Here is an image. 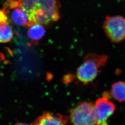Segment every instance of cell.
Listing matches in <instances>:
<instances>
[{
	"instance_id": "52a82bcc",
	"label": "cell",
	"mask_w": 125,
	"mask_h": 125,
	"mask_svg": "<svg viewBox=\"0 0 125 125\" xmlns=\"http://www.w3.org/2000/svg\"><path fill=\"white\" fill-rule=\"evenodd\" d=\"M11 21L20 27H29V19L28 15L22 7L14 9L11 13Z\"/></svg>"
},
{
	"instance_id": "3957f363",
	"label": "cell",
	"mask_w": 125,
	"mask_h": 125,
	"mask_svg": "<svg viewBox=\"0 0 125 125\" xmlns=\"http://www.w3.org/2000/svg\"><path fill=\"white\" fill-rule=\"evenodd\" d=\"M70 118L73 125H97L95 105L92 102H80L70 111Z\"/></svg>"
},
{
	"instance_id": "ba28073f",
	"label": "cell",
	"mask_w": 125,
	"mask_h": 125,
	"mask_svg": "<svg viewBox=\"0 0 125 125\" xmlns=\"http://www.w3.org/2000/svg\"><path fill=\"white\" fill-rule=\"evenodd\" d=\"M111 94L119 102L125 101V82L118 81L114 83L111 87Z\"/></svg>"
},
{
	"instance_id": "4fadbf2b",
	"label": "cell",
	"mask_w": 125,
	"mask_h": 125,
	"mask_svg": "<svg viewBox=\"0 0 125 125\" xmlns=\"http://www.w3.org/2000/svg\"><path fill=\"white\" fill-rule=\"evenodd\" d=\"M15 125H29V124H26V123H22L20 122H17Z\"/></svg>"
},
{
	"instance_id": "277c9868",
	"label": "cell",
	"mask_w": 125,
	"mask_h": 125,
	"mask_svg": "<svg viewBox=\"0 0 125 125\" xmlns=\"http://www.w3.org/2000/svg\"><path fill=\"white\" fill-rule=\"evenodd\" d=\"M103 28L112 42L119 43L125 40V16H107Z\"/></svg>"
},
{
	"instance_id": "7a4b0ae2",
	"label": "cell",
	"mask_w": 125,
	"mask_h": 125,
	"mask_svg": "<svg viewBox=\"0 0 125 125\" xmlns=\"http://www.w3.org/2000/svg\"><path fill=\"white\" fill-rule=\"evenodd\" d=\"M108 57L105 55L90 53L84 58L82 64L77 69L76 77L84 85L96 78L101 67L104 66Z\"/></svg>"
},
{
	"instance_id": "8fae6325",
	"label": "cell",
	"mask_w": 125,
	"mask_h": 125,
	"mask_svg": "<svg viewBox=\"0 0 125 125\" xmlns=\"http://www.w3.org/2000/svg\"><path fill=\"white\" fill-rule=\"evenodd\" d=\"M21 0H7L4 4L3 9L8 13L10 10L21 7Z\"/></svg>"
},
{
	"instance_id": "9c48e42d",
	"label": "cell",
	"mask_w": 125,
	"mask_h": 125,
	"mask_svg": "<svg viewBox=\"0 0 125 125\" xmlns=\"http://www.w3.org/2000/svg\"><path fill=\"white\" fill-rule=\"evenodd\" d=\"M45 33V29L43 25L39 24H33L29 27L27 35L31 40L37 42L43 37Z\"/></svg>"
},
{
	"instance_id": "6da1fadb",
	"label": "cell",
	"mask_w": 125,
	"mask_h": 125,
	"mask_svg": "<svg viewBox=\"0 0 125 125\" xmlns=\"http://www.w3.org/2000/svg\"><path fill=\"white\" fill-rule=\"evenodd\" d=\"M21 7L28 15L29 27L35 24L49 26L60 18L59 0H21Z\"/></svg>"
},
{
	"instance_id": "8992f818",
	"label": "cell",
	"mask_w": 125,
	"mask_h": 125,
	"mask_svg": "<svg viewBox=\"0 0 125 125\" xmlns=\"http://www.w3.org/2000/svg\"><path fill=\"white\" fill-rule=\"evenodd\" d=\"M68 121L67 117L62 115L44 112L31 125H67Z\"/></svg>"
},
{
	"instance_id": "30bf717a",
	"label": "cell",
	"mask_w": 125,
	"mask_h": 125,
	"mask_svg": "<svg viewBox=\"0 0 125 125\" xmlns=\"http://www.w3.org/2000/svg\"><path fill=\"white\" fill-rule=\"evenodd\" d=\"M13 36V31L8 23L0 25V43L10 42Z\"/></svg>"
},
{
	"instance_id": "7c38bea8",
	"label": "cell",
	"mask_w": 125,
	"mask_h": 125,
	"mask_svg": "<svg viewBox=\"0 0 125 125\" xmlns=\"http://www.w3.org/2000/svg\"><path fill=\"white\" fill-rule=\"evenodd\" d=\"M7 12L2 9H0V25L8 23Z\"/></svg>"
},
{
	"instance_id": "5b68a950",
	"label": "cell",
	"mask_w": 125,
	"mask_h": 125,
	"mask_svg": "<svg viewBox=\"0 0 125 125\" xmlns=\"http://www.w3.org/2000/svg\"><path fill=\"white\" fill-rule=\"evenodd\" d=\"M95 105L97 115V125H108L107 120L114 113L115 106L110 101L106 92L102 97L96 100Z\"/></svg>"
}]
</instances>
